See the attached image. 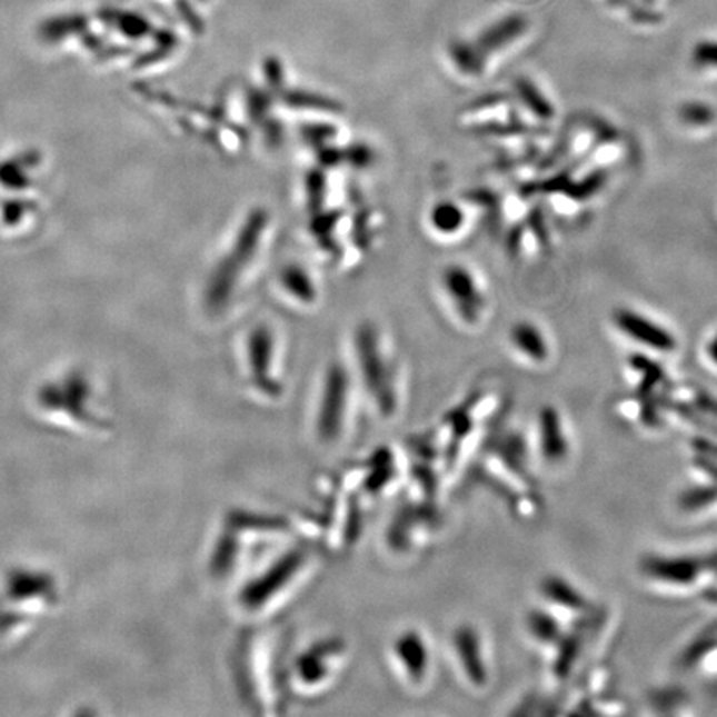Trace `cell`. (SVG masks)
<instances>
[{"instance_id":"7402d4cb","label":"cell","mask_w":717,"mask_h":717,"mask_svg":"<svg viewBox=\"0 0 717 717\" xmlns=\"http://www.w3.org/2000/svg\"><path fill=\"white\" fill-rule=\"evenodd\" d=\"M528 625H530V631L534 633L540 641L551 643L557 638V623H555V619L551 618V616L545 615V613H531Z\"/></svg>"},{"instance_id":"ffe728a7","label":"cell","mask_w":717,"mask_h":717,"mask_svg":"<svg viewBox=\"0 0 717 717\" xmlns=\"http://www.w3.org/2000/svg\"><path fill=\"white\" fill-rule=\"evenodd\" d=\"M678 116L683 123L695 128L709 127L716 121L715 109L709 103L698 102V100L683 103L679 107Z\"/></svg>"},{"instance_id":"cb8c5ba5","label":"cell","mask_w":717,"mask_h":717,"mask_svg":"<svg viewBox=\"0 0 717 717\" xmlns=\"http://www.w3.org/2000/svg\"><path fill=\"white\" fill-rule=\"evenodd\" d=\"M715 500H717L716 488H698V490L683 495L681 505L686 510H698Z\"/></svg>"},{"instance_id":"e0dca14e","label":"cell","mask_w":717,"mask_h":717,"mask_svg":"<svg viewBox=\"0 0 717 717\" xmlns=\"http://www.w3.org/2000/svg\"><path fill=\"white\" fill-rule=\"evenodd\" d=\"M515 89H517L518 97H520L521 102L527 106V109L534 113L535 117H538L540 120H551L555 116L554 106H551L550 100L541 93V90L535 86L531 80L517 79L515 82Z\"/></svg>"},{"instance_id":"2e32d148","label":"cell","mask_w":717,"mask_h":717,"mask_svg":"<svg viewBox=\"0 0 717 717\" xmlns=\"http://www.w3.org/2000/svg\"><path fill=\"white\" fill-rule=\"evenodd\" d=\"M449 53L450 59L464 76L476 77L484 72L487 59L481 56L476 43L456 40V42L450 43Z\"/></svg>"},{"instance_id":"277c9868","label":"cell","mask_w":717,"mask_h":717,"mask_svg":"<svg viewBox=\"0 0 717 717\" xmlns=\"http://www.w3.org/2000/svg\"><path fill=\"white\" fill-rule=\"evenodd\" d=\"M246 360H248L249 379L256 392L271 399L281 396L282 382L275 372V335L269 326L259 325L251 329L246 342Z\"/></svg>"},{"instance_id":"ba28073f","label":"cell","mask_w":717,"mask_h":717,"mask_svg":"<svg viewBox=\"0 0 717 717\" xmlns=\"http://www.w3.org/2000/svg\"><path fill=\"white\" fill-rule=\"evenodd\" d=\"M615 322L621 329L623 335L646 346V348L659 352H671L676 349V339L669 335V331L639 312L631 311V309H618L615 312Z\"/></svg>"},{"instance_id":"4fadbf2b","label":"cell","mask_w":717,"mask_h":717,"mask_svg":"<svg viewBox=\"0 0 717 717\" xmlns=\"http://www.w3.org/2000/svg\"><path fill=\"white\" fill-rule=\"evenodd\" d=\"M510 341L515 349L535 362H544L548 358L547 339L537 326L520 321L510 329Z\"/></svg>"},{"instance_id":"ac0fdd59","label":"cell","mask_w":717,"mask_h":717,"mask_svg":"<svg viewBox=\"0 0 717 717\" xmlns=\"http://www.w3.org/2000/svg\"><path fill=\"white\" fill-rule=\"evenodd\" d=\"M430 223L439 233L454 235L466 223V215L456 203L440 201L430 211Z\"/></svg>"},{"instance_id":"8992f818","label":"cell","mask_w":717,"mask_h":717,"mask_svg":"<svg viewBox=\"0 0 717 717\" xmlns=\"http://www.w3.org/2000/svg\"><path fill=\"white\" fill-rule=\"evenodd\" d=\"M442 285L462 321L470 326L480 322L485 299L472 271L464 265H450L444 271Z\"/></svg>"},{"instance_id":"7c38bea8","label":"cell","mask_w":717,"mask_h":717,"mask_svg":"<svg viewBox=\"0 0 717 717\" xmlns=\"http://www.w3.org/2000/svg\"><path fill=\"white\" fill-rule=\"evenodd\" d=\"M540 442L541 452L551 462H557L567 456L568 446L561 429L560 416L551 407H545L540 412Z\"/></svg>"},{"instance_id":"52a82bcc","label":"cell","mask_w":717,"mask_h":717,"mask_svg":"<svg viewBox=\"0 0 717 717\" xmlns=\"http://www.w3.org/2000/svg\"><path fill=\"white\" fill-rule=\"evenodd\" d=\"M427 639L419 631L402 633L392 645V655L397 666L402 669L407 681L422 685L429 673L430 655Z\"/></svg>"},{"instance_id":"6da1fadb","label":"cell","mask_w":717,"mask_h":717,"mask_svg":"<svg viewBox=\"0 0 717 717\" xmlns=\"http://www.w3.org/2000/svg\"><path fill=\"white\" fill-rule=\"evenodd\" d=\"M269 228L268 211L255 208L242 221L237 238L228 255L218 262L207 288V305L211 311H220L235 295L239 278L245 275L248 265L255 261L262 237Z\"/></svg>"},{"instance_id":"30bf717a","label":"cell","mask_w":717,"mask_h":717,"mask_svg":"<svg viewBox=\"0 0 717 717\" xmlns=\"http://www.w3.org/2000/svg\"><path fill=\"white\" fill-rule=\"evenodd\" d=\"M342 653L341 648L335 641L318 643L309 648L301 658L296 663V676L302 686H321L322 683L329 681V673L335 669V665H326L329 656Z\"/></svg>"},{"instance_id":"484cf974","label":"cell","mask_w":717,"mask_h":717,"mask_svg":"<svg viewBox=\"0 0 717 717\" xmlns=\"http://www.w3.org/2000/svg\"><path fill=\"white\" fill-rule=\"evenodd\" d=\"M708 356H709V359H711L713 362H715L717 366V335L715 336V338H713V341L709 342Z\"/></svg>"},{"instance_id":"8fae6325","label":"cell","mask_w":717,"mask_h":717,"mask_svg":"<svg viewBox=\"0 0 717 717\" xmlns=\"http://www.w3.org/2000/svg\"><path fill=\"white\" fill-rule=\"evenodd\" d=\"M528 22L524 16H508L498 22L491 23L480 36L474 40L481 56L487 59L491 53L498 52L504 47L510 46L518 37L527 32Z\"/></svg>"},{"instance_id":"5b68a950","label":"cell","mask_w":717,"mask_h":717,"mask_svg":"<svg viewBox=\"0 0 717 717\" xmlns=\"http://www.w3.org/2000/svg\"><path fill=\"white\" fill-rule=\"evenodd\" d=\"M306 565V557L301 551H289L278 564L271 565L269 570L261 577L256 578L255 585L246 588L241 595L246 608L255 609L258 613L262 606L271 605L275 595L282 594L288 588L289 581L298 578V571Z\"/></svg>"},{"instance_id":"3957f363","label":"cell","mask_w":717,"mask_h":717,"mask_svg":"<svg viewBox=\"0 0 717 717\" xmlns=\"http://www.w3.org/2000/svg\"><path fill=\"white\" fill-rule=\"evenodd\" d=\"M349 397H351V382L348 370L335 364L326 374L322 387L321 406L316 412V430L319 439L325 444H336L341 440L345 432V420L348 422Z\"/></svg>"},{"instance_id":"44dd1931","label":"cell","mask_w":717,"mask_h":717,"mask_svg":"<svg viewBox=\"0 0 717 717\" xmlns=\"http://www.w3.org/2000/svg\"><path fill=\"white\" fill-rule=\"evenodd\" d=\"M605 183V171H595V173L588 175L585 180H581L580 183L571 185V187L568 188V193H570L575 200H588V198L597 195Z\"/></svg>"},{"instance_id":"9c48e42d","label":"cell","mask_w":717,"mask_h":717,"mask_svg":"<svg viewBox=\"0 0 717 717\" xmlns=\"http://www.w3.org/2000/svg\"><path fill=\"white\" fill-rule=\"evenodd\" d=\"M452 645L457 661L467 679L474 686H484L487 683V668L480 635L472 626H462L454 633Z\"/></svg>"},{"instance_id":"7a4b0ae2","label":"cell","mask_w":717,"mask_h":717,"mask_svg":"<svg viewBox=\"0 0 717 717\" xmlns=\"http://www.w3.org/2000/svg\"><path fill=\"white\" fill-rule=\"evenodd\" d=\"M356 352L362 374L364 387L374 400L377 414L382 419L396 416L397 410V387L396 370L392 364L387 360L380 348L379 335L374 326H360L356 332Z\"/></svg>"},{"instance_id":"9a60e30c","label":"cell","mask_w":717,"mask_h":717,"mask_svg":"<svg viewBox=\"0 0 717 717\" xmlns=\"http://www.w3.org/2000/svg\"><path fill=\"white\" fill-rule=\"evenodd\" d=\"M646 571L659 580L671 584H689L698 575L699 567L691 560H649Z\"/></svg>"},{"instance_id":"d6986e66","label":"cell","mask_w":717,"mask_h":717,"mask_svg":"<svg viewBox=\"0 0 717 717\" xmlns=\"http://www.w3.org/2000/svg\"><path fill=\"white\" fill-rule=\"evenodd\" d=\"M544 594L551 601L567 606V608L584 609L587 606L585 598L561 578H548L544 584Z\"/></svg>"},{"instance_id":"d4e9b609","label":"cell","mask_w":717,"mask_h":717,"mask_svg":"<svg viewBox=\"0 0 717 717\" xmlns=\"http://www.w3.org/2000/svg\"><path fill=\"white\" fill-rule=\"evenodd\" d=\"M265 73L272 86H282V66L275 57L265 60Z\"/></svg>"},{"instance_id":"603a6c76","label":"cell","mask_w":717,"mask_h":717,"mask_svg":"<svg viewBox=\"0 0 717 717\" xmlns=\"http://www.w3.org/2000/svg\"><path fill=\"white\" fill-rule=\"evenodd\" d=\"M693 62L703 69H717L716 40H703L693 50Z\"/></svg>"},{"instance_id":"5bb4252c","label":"cell","mask_w":717,"mask_h":717,"mask_svg":"<svg viewBox=\"0 0 717 717\" xmlns=\"http://www.w3.org/2000/svg\"><path fill=\"white\" fill-rule=\"evenodd\" d=\"M282 289L296 301L312 305L318 299V289L309 272L302 266L288 265L279 272Z\"/></svg>"}]
</instances>
